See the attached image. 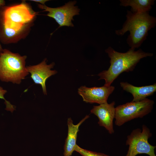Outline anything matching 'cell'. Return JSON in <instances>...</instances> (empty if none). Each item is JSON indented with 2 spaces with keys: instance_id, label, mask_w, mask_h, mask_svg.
<instances>
[{
  "instance_id": "e0dca14e",
  "label": "cell",
  "mask_w": 156,
  "mask_h": 156,
  "mask_svg": "<svg viewBox=\"0 0 156 156\" xmlns=\"http://www.w3.org/2000/svg\"><path fill=\"white\" fill-rule=\"evenodd\" d=\"M5 1L4 0H0V8L5 6Z\"/></svg>"
},
{
  "instance_id": "8fae6325",
  "label": "cell",
  "mask_w": 156,
  "mask_h": 156,
  "mask_svg": "<svg viewBox=\"0 0 156 156\" xmlns=\"http://www.w3.org/2000/svg\"><path fill=\"white\" fill-rule=\"evenodd\" d=\"M89 117V115H86L76 125L73 124V121L70 118L68 119V135L64 145V156H71L73 151H75L77 145L76 141L77 133L79 130V127Z\"/></svg>"
},
{
  "instance_id": "30bf717a",
  "label": "cell",
  "mask_w": 156,
  "mask_h": 156,
  "mask_svg": "<svg viewBox=\"0 0 156 156\" xmlns=\"http://www.w3.org/2000/svg\"><path fill=\"white\" fill-rule=\"evenodd\" d=\"M47 59H45L40 63L34 66L26 67L27 70L31 74V77L34 83L40 85L44 94H47L46 82L47 79L51 76L56 74V70H52L55 65L54 62L48 65Z\"/></svg>"
},
{
  "instance_id": "4fadbf2b",
  "label": "cell",
  "mask_w": 156,
  "mask_h": 156,
  "mask_svg": "<svg viewBox=\"0 0 156 156\" xmlns=\"http://www.w3.org/2000/svg\"><path fill=\"white\" fill-rule=\"evenodd\" d=\"M120 5L131 7V11L135 13L149 12L154 3V0H120Z\"/></svg>"
},
{
  "instance_id": "3957f363",
  "label": "cell",
  "mask_w": 156,
  "mask_h": 156,
  "mask_svg": "<svg viewBox=\"0 0 156 156\" xmlns=\"http://www.w3.org/2000/svg\"><path fill=\"white\" fill-rule=\"evenodd\" d=\"M149 12L135 13L127 10V19L122 28L115 31L116 34L120 36L129 32L127 41L130 48L135 49L140 47L146 39L148 31L155 26L156 18Z\"/></svg>"
},
{
  "instance_id": "277c9868",
  "label": "cell",
  "mask_w": 156,
  "mask_h": 156,
  "mask_svg": "<svg viewBox=\"0 0 156 156\" xmlns=\"http://www.w3.org/2000/svg\"><path fill=\"white\" fill-rule=\"evenodd\" d=\"M26 56H21L10 50L0 51V80L19 84L29 74L25 66Z\"/></svg>"
},
{
  "instance_id": "9a60e30c",
  "label": "cell",
  "mask_w": 156,
  "mask_h": 156,
  "mask_svg": "<svg viewBox=\"0 0 156 156\" xmlns=\"http://www.w3.org/2000/svg\"><path fill=\"white\" fill-rule=\"evenodd\" d=\"M7 92L6 90L4 89L0 86V99H3L5 100V103L6 105L5 109L12 113L14 110H15V107L12 105L9 102L6 100L4 98V95Z\"/></svg>"
},
{
  "instance_id": "52a82bcc",
  "label": "cell",
  "mask_w": 156,
  "mask_h": 156,
  "mask_svg": "<svg viewBox=\"0 0 156 156\" xmlns=\"http://www.w3.org/2000/svg\"><path fill=\"white\" fill-rule=\"evenodd\" d=\"M76 1H70L65 5L59 7L52 8L45 5L38 4V7L48 13L47 16L53 18L59 25V27L63 26L73 27L72 21L73 17L79 14L80 9L75 5Z\"/></svg>"
},
{
  "instance_id": "9c48e42d",
  "label": "cell",
  "mask_w": 156,
  "mask_h": 156,
  "mask_svg": "<svg viewBox=\"0 0 156 156\" xmlns=\"http://www.w3.org/2000/svg\"><path fill=\"white\" fill-rule=\"evenodd\" d=\"M115 104L114 101L109 104L107 103L94 106L91 113L96 116L99 119L98 124L105 128L111 134L114 133L113 121L115 118Z\"/></svg>"
},
{
  "instance_id": "7c38bea8",
  "label": "cell",
  "mask_w": 156,
  "mask_h": 156,
  "mask_svg": "<svg viewBox=\"0 0 156 156\" xmlns=\"http://www.w3.org/2000/svg\"><path fill=\"white\" fill-rule=\"evenodd\" d=\"M120 86L123 89L131 93L133 95V102L139 101L148 96L153 95L156 91V83L148 86L137 87L127 82H120Z\"/></svg>"
},
{
  "instance_id": "ac0fdd59",
  "label": "cell",
  "mask_w": 156,
  "mask_h": 156,
  "mask_svg": "<svg viewBox=\"0 0 156 156\" xmlns=\"http://www.w3.org/2000/svg\"><path fill=\"white\" fill-rule=\"evenodd\" d=\"M3 49L2 48V46L0 42V51H1Z\"/></svg>"
},
{
  "instance_id": "5bb4252c",
  "label": "cell",
  "mask_w": 156,
  "mask_h": 156,
  "mask_svg": "<svg viewBox=\"0 0 156 156\" xmlns=\"http://www.w3.org/2000/svg\"><path fill=\"white\" fill-rule=\"evenodd\" d=\"M75 151L82 156H109L103 153L96 152L84 149L77 145L76 146Z\"/></svg>"
},
{
  "instance_id": "8992f818",
  "label": "cell",
  "mask_w": 156,
  "mask_h": 156,
  "mask_svg": "<svg viewBox=\"0 0 156 156\" xmlns=\"http://www.w3.org/2000/svg\"><path fill=\"white\" fill-rule=\"evenodd\" d=\"M142 130L139 128L134 129L127 136L126 144L129 147L125 156H135L140 154L156 156L155 153L156 146L151 145L148 142L152 136L150 130L144 125H142Z\"/></svg>"
},
{
  "instance_id": "ba28073f",
  "label": "cell",
  "mask_w": 156,
  "mask_h": 156,
  "mask_svg": "<svg viewBox=\"0 0 156 156\" xmlns=\"http://www.w3.org/2000/svg\"><path fill=\"white\" fill-rule=\"evenodd\" d=\"M114 89L115 87L111 86L91 88L82 86L78 89V92L86 103L101 104L107 103L108 98Z\"/></svg>"
},
{
  "instance_id": "6da1fadb",
  "label": "cell",
  "mask_w": 156,
  "mask_h": 156,
  "mask_svg": "<svg viewBox=\"0 0 156 156\" xmlns=\"http://www.w3.org/2000/svg\"><path fill=\"white\" fill-rule=\"evenodd\" d=\"M36 13L24 1L0 8V38L4 43H14L28 32Z\"/></svg>"
},
{
  "instance_id": "7a4b0ae2",
  "label": "cell",
  "mask_w": 156,
  "mask_h": 156,
  "mask_svg": "<svg viewBox=\"0 0 156 156\" xmlns=\"http://www.w3.org/2000/svg\"><path fill=\"white\" fill-rule=\"evenodd\" d=\"M135 50L130 48L126 52L121 53L111 47H108L105 51L110 58V65L107 70L98 75L100 77L99 80H105L104 85L110 86L122 73L132 71L141 59L153 55V53L144 52L141 49L137 51Z\"/></svg>"
},
{
  "instance_id": "2e32d148",
  "label": "cell",
  "mask_w": 156,
  "mask_h": 156,
  "mask_svg": "<svg viewBox=\"0 0 156 156\" xmlns=\"http://www.w3.org/2000/svg\"><path fill=\"white\" fill-rule=\"evenodd\" d=\"M30 1L35 2L37 3H39L42 5H45V3L46 2L49 1L48 0H31Z\"/></svg>"
},
{
  "instance_id": "5b68a950",
  "label": "cell",
  "mask_w": 156,
  "mask_h": 156,
  "mask_svg": "<svg viewBox=\"0 0 156 156\" xmlns=\"http://www.w3.org/2000/svg\"><path fill=\"white\" fill-rule=\"evenodd\" d=\"M154 103L153 100L146 98L118 106L115 108V125L120 126L134 119L143 118L151 112Z\"/></svg>"
}]
</instances>
